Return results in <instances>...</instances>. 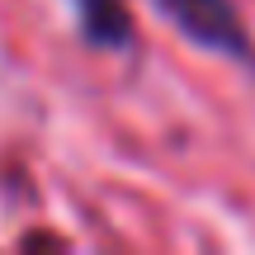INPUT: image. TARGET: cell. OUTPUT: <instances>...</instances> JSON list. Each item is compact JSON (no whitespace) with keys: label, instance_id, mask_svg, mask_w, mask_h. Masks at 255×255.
Wrapping results in <instances>:
<instances>
[{"label":"cell","instance_id":"cell-1","mask_svg":"<svg viewBox=\"0 0 255 255\" xmlns=\"http://www.w3.org/2000/svg\"><path fill=\"white\" fill-rule=\"evenodd\" d=\"M184 33L203 38L213 47H241V28L237 14L227 9V0H156Z\"/></svg>","mask_w":255,"mask_h":255}]
</instances>
